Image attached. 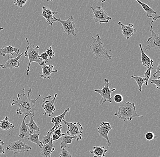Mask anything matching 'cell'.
I'll use <instances>...</instances> for the list:
<instances>
[{"instance_id":"8992f818","label":"cell","mask_w":160,"mask_h":157,"mask_svg":"<svg viewBox=\"0 0 160 157\" xmlns=\"http://www.w3.org/2000/svg\"><path fill=\"white\" fill-rule=\"evenodd\" d=\"M109 80L107 79H105L104 86L102 89H95L94 91L96 92L97 93L99 94L102 96V99L100 100V104L101 105H104L106 102H112V97L111 94L112 92L116 91V89L113 88L110 90L109 87Z\"/></svg>"},{"instance_id":"e0dca14e","label":"cell","mask_w":160,"mask_h":157,"mask_svg":"<svg viewBox=\"0 0 160 157\" xmlns=\"http://www.w3.org/2000/svg\"><path fill=\"white\" fill-rule=\"evenodd\" d=\"M55 150L54 144L51 140L48 144L43 145L41 148L40 154L42 157H52V153Z\"/></svg>"},{"instance_id":"8d00e7d4","label":"cell","mask_w":160,"mask_h":157,"mask_svg":"<svg viewBox=\"0 0 160 157\" xmlns=\"http://www.w3.org/2000/svg\"><path fill=\"white\" fill-rule=\"evenodd\" d=\"M160 77L158 76L157 80H151V83L154 84L157 89L159 90L160 88Z\"/></svg>"},{"instance_id":"277c9868","label":"cell","mask_w":160,"mask_h":157,"mask_svg":"<svg viewBox=\"0 0 160 157\" xmlns=\"http://www.w3.org/2000/svg\"><path fill=\"white\" fill-rule=\"evenodd\" d=\"M28 44V47L25 51L24 55L26 57L29 59V62L28 63V68H27V75H28L30 71V67L31 64L32 62L38 63L41 66L43 61L39 57V46H38L35 47L34 45L30 44L27 38H25Z\"/></svg>"},{"instance_id":"ee69618b","label":"cell","mask_w":160,"mask_h":157,"mask_svg":"<svg viewBox=\"0 0 160 157\" xmlns=\"http://www.w3.org/2000/svg\"><path fill=\"white\" fill-rule=\"evenodd\" d=\"M4 29L3 27H0V31H2V30H3Z\"/></svg>"},{"instance_id":"cb8c5ba5","label":"cell","mask_w":160,"mask_h":157,"mask_svg":"<svg viewBox=\"0 0 160 157\" xmlns=\"http://www.w3.org/2000/svg\"><path fill=\"white\" fill-rule=\"evenodd\" d=\"M138 2V3L139 4L142 6V8L144 10L145 12L147 13V16L148 18H152L153 14L157 15V12L153 10L152 8L150 7L148 5L146 4L145 3L141 2L140 0H135Z\"/></svg>"},{"instance_id":"d4e9b609","label":"cell","mask_w":160,"mask_h":157,"mask_svg":"<svg viewBox=\"0 0 160 157\" xmlns=\"http://www.w3.org/2000/svg\"><path fill=\"white\" fill-rule=\"evenodd\" d=\"M61 138H62V140L60 143V147L61 149H63L66 147L69 148L68 146V145L72 144L73 139H75L74 137H71L65 134Z\"/></svg>"},{"instance_id":"9a60e30c","label":"cell","mask_w":160,"mask_h":157,"mask_svg":"<svg viewBox=\"0 0 160 157\" xmlns=\"http://www.w3.org/2000/svg\"><path fill=\"white\" fill-rule=\"evenodd\" d=\"M42 15L45 19L47 21V22L50 26H52L53 24L55 22H57L56 18L55 17L54 15L58 13V12H53L48 8L43 6L42 8Z\"/></svg>"},{"instance_id":"e575fe53","label":"cell","mask_w":160,"mask_h":157,"mask_svg":"<svg viewBox=\"0 0 160 157\" xmlns=\"http://www.w3.org/2000/svg\"><path fill=\"white\" fill-rule=\"evenodd\" d=\"M114 101L117 103H121L123 101V97L119 94H116L113 96Z\"/></svg>"},{"instance_id":"74e56055","label":"cell","mask_w":160,"mask_h":157,"mask_svg":"<svg viewBox=\"0 0 160 157\" xmlns=\"http://www.w3.org/2000/svg\"><path fill=\"white\" fill-rule=\"evenodd\" d=\"M5 152L6 151L4 148V143L1 139H0V155H4Z\"/></svg>"},{"instance_id":"f6af8a7d","label":"cell","mask_w":160,"mask_h":157,"mask_svg":"<svg viewBox=\"0 0 160 157\" xmlns=\"http://www.w3.org/2000/svg\"><path fill=\"white\" fill-rule=\"evenodd\" d=\"M53 1V0H47V2H51L52 1Z\"/></svg>"},{"instance_id":"60d3db41","label":"cell","mask_w":160,"mask_h":157,"mask_svg":"<svg viewBox=\"0 0 160 157\" xmlns=\"http://www.w3.org/2000/svg\"><path fill=\"white\" fill-rule=\"evenodd\" d=\"M160 63L158 62V67L157 68V71H156V72L154 73L153 74V76L154 77H157V74H160Z\"/></svg>"},{"instance_id":"7402d4cb","label":"cell","mask_w":160,"mask_h":157,"mask_svg":"<svg viewBox=\"0 0 160 157\" xmlns=\"http://www.w3.org/2000/svg\"><path fill=\"white\" fill-rule=\"evenodd\" d=\"M9 117L8 116L5 117L4 119L0 122V128L5 131L9 130L15 127L14 124L9 122Z\"/></svg>"},{"instance_id":"1f68e13d","label":"cell","mask_w":160,"mask_h":157,"mask_svg":"<svg viewBox=\"0 0 160 157\" xmlns=\"http://www.w3.org/2000/svg\"><path fill=\"white\" fill-rule=\"evenodd\" d=\"M28 0H13V3L18 7H22L24 6Z\"/></svg>"},{"instance_id":"7c38bea8","label":"cell","mask_w":160,"mask_h":157,"mask_svg":"<svg viewBox=\"0 0 160 157\" xmlns=\"http://www.w3.org/2000/svg\"><path fill=\"white\" fill-rule=\"evenodd\" d=\"M112 128L111 126L109 123L102 122L98 128V132L99 134V137L103 138L107 140L108 142V147L112 145L110 142L108 137V133Z\"/></svg>"},{"instance_id":"ac0fdd59","label":"cell","mask_w":160,"mask_h":157,"mask_svg":"<svg viewBox=\"0 0 160 157\" xmlns=\"http://www.w3.org/2000/svg\"><path fill=\"white\" fill-rule=\"evenodd\" d=\"M70 109L69 108H67L65 109L64 112L59 115L55 116L54 117L52 118L51 123L54 124V126L52 128H50L52 130H55L57 129V128L60 126V125L62 124V120L64 119L66 114L69 111Z\"/></svg>"},{"instance_id":"ba28073f","label":"cell","mask_w":160,"mask_h":157,"mask_svg":"<svg viewBox=\"0 0 160 157\" xmlns=\"http://www.w3.org/2000/svg\"><path fill=\"white\" fill-rule=\"evenodd\" d=\"M91 9L92 11L93 18L95 22L98 23L99 24L107 23L112 20V17L108 16L107 12L103 9V5L102 7H98L97 9L92 7Z\"/></svg>"},{"instance_id":"3957f363","label":"cell","mask_w":160,"mask_h":157,"mask_svg":"<svg viewBox=\"0 0 160 157\" xmlns=\"http://www.w3.org/2000/svg\"><path fill=\"white\" fill-rule=\"evenodd\" d=\"M90 48L96 59H108L111 60L112 59V56H110V53L107 52L99 35L98 34L92 38Z\"/></svg>"},{"instance_id":"b9f144b4","label":"cell","mask_w":160,"mask_h":157,"mask_svg":"<svg viewBox=\"0 0 160 157\" xmlns=\"http://www.w3.org/2000/svg\"><path fill=\"white\" fill-rule=\"evenodd\" d=\"M160 18V17L159 16H157V15H156L153 18L152 20V22H151V23H152L153 22H155V21H157L158 20H159Z\"/></svg>"},{"instance_id":"4316f807","label":"cell","mask_w":160,"mask_h":157,"mask_svg":"<svg viewBox=\"0 0 160 157\" xmlns=\"http://www.w3.org/2000/svg\"><path fill=\"white\" fill-rule=\"evenodd\" d=\"M29 128L30 134H33L35 131H40V128L33 120V117L30 116V121L27 124Z\"/></svg>"},{"instance_id":"d6986e66","label":"cell","mask_w":160,"mask_h":157,"mask_svg":"<svg viewBox=\"0 0 160 157\" xmlns=\"http://www.w3.org/2000/svg\"><path fill=\"white\" fill-rule=\"evenodd\" d=\"M14 53L20 55L19 49L14 47L11 46H7L4 47L0 48V55L2 56L5 57L7 55L13 56Z\"/></svg>"},{"instance_id":"4fadbf2b","label":"cell","mask_w":160,"mask_h":157,"mask_svg":"<svg viewBox=\"0 0 160 157\" xmlns=\"http://www.w3.org/2000/svg\"><path fill=\"white\" fill-rule=\"evenodd\" d=\"M23 55H24V53H21L14 58L8 56L7 61L4 64L0 65V67L2 69L18 68L19 67L20 59Z\"/></svg>"},{"instance_id":"7bdbcfd3","label":"cell","mask_w":160,"mask_h":157,"mask_svg":"<svg viewBox=\"0 0 160 157\" xmlns=\"http://www.w3.org/2000/svg\"><path fill=\"white\" fill-rule=\"evenodd\" d=\"M106 1H107V0H102V3H101L102 4H103L105 2H106Z\"/></svg>"},{"instance_id":"ffe728a7","label":"cell","mask_w":160,"mask_h":157,"mask_svg":"<svg viewBox=\"0 0 160 157\" xmlns=\"http://www.w3.org/2000/svg\"><path fill=\"white\" fill-rule=\"evenodd\" d=\"M28 115H26L24 118L23 119L22 121L20 127L19 135V137L22 139H23L25 137H28V131L29 130V128L27 124L25 123L26 118L28 117Z\"/></svg>"},{"instance_id":"bcb514c9","label":"cell","mask_w":160,"mask_h":157,"mask_svg":"<svg viewBox=\"0 0 160 157\" xmlns=\"http://www.w3.org/2000/svg\"><path fill=\"white\" fill-rule=\"evenodd\" d=\"M97 157V156H96V155H94V157Z\"/></svg>"},{"instance_id":"f546056e","label":"cell","mask_w":160,"mask_h":157,"mask_svg":"<svg viewBox=\"0 0 160 157\" xmlns=\"http://www.w3.org/2000/svg\"><path fill=\"white\" fill-rule=\"evenodd\" d=\"M54 131V130H51L50 128L48 132L47 133V135L42 137V142L43 145H45L48 144L51 141V139H52V135Z\"/></svg>"},{"instance_id":"f35d334b","label":"cell","mask_w":160,"mask_h":157,"mask_svg":"<svg viewBox=\"0 0 160 157\" xmlns=\"http://www.w3.org/2000/svg\"><path fill=\"white\" fill-rule=\"evenodd\" d=\"M64 135V134H62L61 135H56V134H53L52 136V140L53 142L54 141L58 140H59L60 138H61L62 137V136Z\"/></svg>"},{"instance_id":"5bb4252c","label":"cell","mask_w":160,"mask_h":157,"mask_svg":"<svg viewBox=\"0 0 160 157\" xmlns=\"http://www.w3.org/2000/svg\"><path fill=\"white\" fill-rule=\"evenodd\" d=\"M118 25L121 26L122 34L127 40L129 39L131 37L137 32V30L134 28L133 24L125 25L122 22H119L118 23Z\"/></svg>"},{"instance_id":"4dcf8cb0","label":"cell","mask_w":160,"mask_h":157,"mask_svg":"<svg viewBox=\"0 0 160 157\" xmlns=\"http://www.w3.org/2000/svg\"><path fill=\"white\" fill-rule=\"evenodd\" d=\"M144 137L146 140L148 141L154 140L155 139L157 138V137L155 135V134L152 132H148L145 134Z\"/></svg>"},{"instance_id":"ab89813d","label":"cell","mask_w":160,"mask_h":157,"mask_svg":"<svg viewBox=\"0 0 160 157\" xmlns=\"http://www.w3.org/2000/svg\"><path fill=\"white\" fill-rule=\"evenodd\" d=\"M62 125H61L58 128H57V129L55 130L54 131L53 134H56L57 135H61L62 134V131H61V130H62Z\"/></svg>"},{"instance_id":"6da1fadb","label":"cell","mask_w":160,"mask_h":157,"mask_svg":"<svg viewBox=\"0 0 160 157\" xmlns=\"http://www.w3.org/2000/svg\"><path fill=\"white\" fill-rule=\"evenodd\" d=\"M25 88L23 89L22 94L18 93L17 96V100H13L11 105L17 107L18 110H16L17 115H28V116H34L36 110V103L40 97H39L34 100H32L30 97V93L32 89H29L28 92V96L25 92Z\"/></svg>"},{"instance_id":"d6a6232c","label":"cell","mask_w":160,"mask_h":157,"mask_svg":"<svg viewBox=\"0 0 160 157\" xmlns=\"http://www.w3.org/2000/svg\"><path fill=\"white\" fill-rule=\"evenodd\" d=\"M53 46H51L49 48L46 50V53L48 54V56L49 57V59L52 60V57H54L55 55V53L53 52L52 50Z\"/></svg>"},{"instance_id":"2e32d148","label":"cell","mask_w":160,"mask_h":157,"mask_svg":"<svg viewBox=\"0 0 160 157\" xmlns=\"http://www.w3.org/2000/svg\"><path fill=\"white\" fill-rule=\"evenodd\" d=\"M41 66H42V73L40 74V76L43 79L51 78V74L53 73L58 72V70H53L54 66L52 64L47 65H45L44 63L42 62Z\"/></svg>"},{"instance_id":"30bf717a","label":"cell","mask_w":160,"mask_h":157,"mask_svg":"<svg viewBox=\"0 0 160 157\" xmlns=\"http://www.w3.org/2000/svg\"><path fill=\"white\" fill-rule=\"evenodd\" d=\"M151 27V36L147 40V45L145 51L146 52L149 51L152 48L155 49L159 52L160 50V35L154 32L153 29L152 25L149 24Z\"/></svg>"},{"instance_id":"7dc6e473","label":"cell","mask_w":160,"mask_h":157,"mask_svg":"<svg viewBox=\"0 0 160 157\" xmlns=\"http://www.w3.org/2000/svg\"><path fill=\"white\" fill-rule=\"evenodd\" d=\"M98 1H99V0H98Z\"/></svg>"},{"instance_id":"83f0119b","label":"cell","mask_w":160,"mask_h":157,"mask_svg":"<svg viewBox=\"0 0 160 157\" xmlns=\"http://www.w3.org/2000/svg\"><path fill=\"white\" fill-rule=\"evenodd\" d=\"M131 77L134 79L135 81H136V82L138 84V86L139 91H142V87L143 84L145 83L144 78L142 77V76H135V75H132V76H131Z\"/></svg>"},{"instance_id":"603a6c76","label":"cell","mask_w":160,"mask_h":157,"mask_svg":"<svg viewBox=\"0 0 160 157\" xmlns=\"http://www.w3.org/2000/svg\"><path fill=\"white\" fill-rule=\"evenodd\" d=\"M140 50H141V55H142V64L145 67H148L151 65L152 62L153 61L152 59L149 57L144 52L143 50L142 49V45L141 44H139Z\"/></svg>"},{"instance_id":"f1b7e54d","label":"cell","mask_w":160,"mask_h":157,"mask_svg":"<svg viewBox=\"0 0 160 157\" xmlns=\"http://www.w3.org/2000/svg\"><path fill=\"white\" fill-rule=\"evenodd\" d=\"M153 61L152 62L150 66L148 67L146 72L144 74V79L145 84L146 86H148V83L149 80L151 77V71L153 69Z\"/></svg>"},{"instance_id":"52a82bcc","label":"cell","mask_w":160,"mask_h":157,"mask_svg":"<svg viewBox=\"0 0 160 157\" xmlns=\"http://www.w3.org/2000/svg\"><path fill=\"white\" fill-rule=\"evenodd\" d=\"M75 19L72 16H70L65 21H62L61 19V17L59 19L56 18L57 22H59L62 25V31L64 33H66L70 36L72 35L74 37L77 36L76 32H78L76 25L74 21Z\"/></svg>"},{"instance_id":"44dd1931","label":"cell","mask_w":160,"mask_h":157,"mask_svg":"<svg viewBox=\"0 0 160 157\" xmlns=\"http://www.w3.org/2000/svg\"><path fill=\"white\" fill-rule=\"evenodd\" d=\"M107 152L108 150H105L104 146H94L93 147L92 150L90 151L89 153L94 154L97 157H104Z\"/></svg>"},{"instance_id":"7a4b0ae2","label":"cell","mask_w":160,"mask_h":157,"mask_svg":"<svg viewBox=\"0 0 160 157\" xmlns=\"http://www.w3.org/2000/svg\"><path fill=\"white\" fill-rule=\"evenodd\" d=\"M114 115L117 116L124 121L127 120L131 121L135 118L143 117L142 115L137 113L134 103L125 101L122 102L119 106L118 110L115 113Z\"/></svg>"},{"instance_id":"d590c367","label":"cell","mask_w":160,"mask_h":157,"mask_svg":"<svg viewBox=\"0 0 160 157\" xmlns=\"http://www.w3.org/2000/svg\"><path fill=\"white\" fill-rule=\"evenodd\" d=\"M39 57L42 59V61L45 64L47 63L48 62L49 57L46 52L42 53L41 55H39Z\"/></svg>"},{"instance_id":"836d02e7","label":"cell","mask_w":160,"mask_h":157,"mask_svg":"<svg viewBox=\"0 0 160 157\" xmlns=\"http://www.w3.org/2000/svg\"><path fill=\"white\" fill-rule=\"evenodd\" d=\"M60 157H72V156L66 148H63V149H61Z\"/></svg>"},{"instance_id":"8fae6325","label":"cell","mask_w":160,"mask_h":157,"mask_svg":"<svg viewBox=\"0 0 160 157\" xmlns=\"http://www.w3.org/2000/svg\"><path fill=\"white\" fill-rule=\"evenodd\" d=\"M32 147L23 142L21 140L13 142L7 147V150H8L13 152L14 153V155L18 153L32 150Z\"/></svg>"},{"instance_id":"5b68a950","label":"cell","mask_w":160,"mask_h":157,"mask_svg":"<svg viewBox=\"0 0 160 157\" xmlns=\"http://www.w3.org/2000/svg\"><path fill=\"white\" fill-rule=\"evenodd\" d=\"M62 122L68 126V130L67 131V135L71 137H74L75 140L79 141L82 139V133L83 130L82 126L78 122L74 123L65 121L64 120H62Z\"/></svg>"},{"instance_id":"9c48e42d","label":"cell","mask_w":160,"mask_h":157,"mask_svg":"<svg viewBox=\"0 0 160 157\" xmlns=\"http://www.w3.org/2000/svg\"><path fill=\"white\" fill-rule=\"evenodd\" d=\"M40 96L42 97L43 100L42 105V107L44 110L45 112L43 115H48L49 117H51L52 115L54 114V112L56 111L54 103L56 98L58 96V94H55L54 97L52 100H51L52 96L51 95L45 97H43L41 96Z\"/></svg>"},{"instance_id":"484cf974","label":"cell","mask_w":160,"mask_h":157,"mask_svg":"<svg viewBox=\"0 0 160 157\" xmlns=\"http://www.w3.org/2000/svg\"><path fill=\"white\" fill-rule=\"evenodd\" d=\"M39 134H36V133L29 134V135L27 137V139H28V140L29 141L31 142L34 143V144H36L41 149L43 145L42 142L40 141L39 138Z\"/></svg>"}]
</instances>
